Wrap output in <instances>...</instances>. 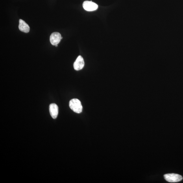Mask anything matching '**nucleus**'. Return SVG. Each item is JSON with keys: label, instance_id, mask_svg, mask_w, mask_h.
<instances>
[{"label": "nucleus", "instance_id": "f257e3e1", "mask_svg": "<svg viewBox=\"0 0 183 183\" xmlns=\"http://www.w3.org/2000/svg\"><path fill=\"white\" fill-rule=\"evenodd\" d=\"M69 106L74 112L77 113H81L82 110V106L81 102L76 99H72L69 102Z\"/></svg>", "mask_w": 183, "mask_h": 183}, {"label": "nucleus", "instance_id": "f03ea898", "mask_svg": "<svg viewBox=\"0 0 183 183\" xmlns=\"http://www.w3.org/2000/svg\"><path fill=\"white\" fill-rule=\"evenodd\" d=\"M165 180L170 182H176L181 181L183 178L181 175L174 173L167 174L164 175Z\"/></svg>", "mask_w": 183, "mask_h": 183}, {"label": "nucleus", "instance_id": "7ed1b4c3", "mask_svg": "<svg viewBox=\"0 0 183 183\" xmlns=\"http://www.w3.org/2000/svg\"><path fill=\"white\" fill-rule=\"evenodd\" d=\"M84 9L88 11H92L97 9L98 6L97 4L92 1H86L83 4Z\"/></svg>", "mask_w": 183, "mask_h": 183}, {"label": "nucleus", "instance_id": "20e7f679", "mask_svg": "<svg viewBox=\"0 0 183 183\" xmlns=\"http://www.w3.org/2000/svg\"><path fill=\"white\" fill-rule=\"evenodd\" d=\"M62 38L59 33L54 32L50 36V41L52 45H57L60 43Z\"/></svg>", "mask_w": 183, "mask_h": 183}, {"label": "nucleus", "instance_id": "39448f33", "mask_svg": "<svg viewBox=\"0 0 183 183\" xmlns=\"http://www.w3.org/2000/svg\"><path fill=\"white\" fill-rule=\"evenodd\" d=\"M84 65V62L83 58L81 56H78L74 63V69L76 71L81 70L83 68Z\"/></svg>", "mask_w": 183, "mask_h": 183}, {"label": "nucleus", "instance_id": "423d86ee", "mask_svg": "<svg viewBox=\"0 0 183 183\" xmlns=\"http://www.w3.org/2000/svg\"><path fill=\"white\" fill-rule=\"evenodd\" d=\"M49 112L52 118L55 119L58 114V107L55 104H51L49 106Z\"/></svg>", "mask_w": 183, "mask_h": 183}, {"label": "nucleus", "instance_id": "0eeeda50", "mask_svg": "<svg viewBox=\"0 0 183 183\" xmlns=\"http://www.w3.org/2000/svg\"><path fill=\"white\" fill-rule=\"evenodd\" d=\"M18 28L21 31L26 33H27L30 31V28L29 26L22 19H19Z\"/></svg>", "mask_w": 183, "mask_h": 183}, {"label": "nucleus", "instance_id": "6e6552de", "mask_svg": "<svg viewBox=\"0 0 183 183\" xmlns=\"http://www.w3.org/2000/svg\"><path fill=\"white\" fill-rule=\"evenodd\" d=\"M56 47H57L58 46V45H55Z\"/></svg>", "mask_w": 183, "mask_h": 183}]
</instances>
